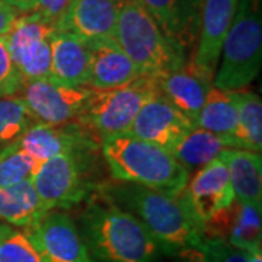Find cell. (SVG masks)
<instances>
[{"label":"cell","instance_id":"cell-1","mask_svg":"<svg viewBox=\"0 0 262 262\" xmlns=\"http://www.w3.org/2000/svg\"><path fill=\"white\" fill-rule=\"evenodd\" d=\"M101 194L136 215L155 237L162 252L175 255L181 249L200 246L204 241L201 227L189 214L179 194L172 195L120 181L105 184Z\"/></svg>","mask_w":262,"mask_h":262},{"label":"cell","instance_id":"cell-2","mask_svg":"<svg viewBox=\"0 0 262 262\" xmlns=\"http://www.w3.org/2000/svg\"><path fill=\"white\" fill-rule=\"evenodd\" d=\"M84 242L102 262H158L159 245L130 211L105 200L92 201L83 215Z\"/></svg>","mask_w":262,"mask_h":262},{"label":"cell","instance_id":"cell-3","mask_svg":"<svg viewBox=\"0 0 262 262\" xmlns=\"http://www.w3.org/2000/svg\"><path fill=\"white\" fill-rule=\"evenodd\" d=\"M102 156L114 181L178 195L189 179V170L169 150L127 133L102 139Z\"/></svg>","mask_w":262,"mask_h":262},{"label":"cell","instance_id":"cell-4","mask_svg":"<svg viewBox=\"0 0 262 262\" xmlns=\"http://www.w3.org/2000/svg\"><path fill=\"white\" fill-rule=\"evenodd\" d=\"M262 64V0H239L223 41L213 86L239 92L252 83Z\"/></svg>","mask_w":262,"mask_h":262},{"label":"cell","instance_id":"cell-5","mask_svg":"<svg viewBox=\"0 0 262 262\" xmlns=\"http://www.w3.org/2000/svg\"><path fill=\"white\" fill-rule=\"evenodd\" d=\"M114 39L141 75H159L185 64L189 57L173 44L137 0H122Z\"/></svg>","mask_w":262,"mask_h":262},{"label":"cell","instance_id":"cell-6","mask_svg":"<svg viewBox=\"0 0 262 262\" xmlns=\"http://www.w3.org/2000/svg\"><path fill=\"white\" fill-rule=\"evenodd\" d=\"M158 94L155 77L150 75H140L128 83L111 89H92L76 124L101 139L124 134L141 106Z\"/></svg>","mask_w":262,"mask_h":262},{"label":"cell","instance_id":"cell-7","mask_svg":"<svg viewBox=\"0 0 262 262\" xmlns=\"http://www.w3.org/2000/svg\"><path fill=\"white\" fill-rule=\"evenodd\" d=\"M86 153L89 151L60 153L39 163L31 181L47 211L69 208L89 194L92 184L84 173Z\"/></svg>","mask_w":262,"mask_h":262},{"label":"cell","instance_id":"cell-8","mask_svg":"<svg viewBox=\"0 0 262 262\" xmlns=\"http://www.w3.org/2000/svg\"><path fill=\"white\" fill-rule=\"evenodd\" d=\"M56 31L54 24L35 12L19 13L6 44L22 83L50 77L51 37Z\"/></svg>","mask_w":262,"mask_h":262},{"label":"cell","instance_id":"cell-9","mask_svg":"<svg viewBox=\"0 0 262 262\" xmlns=\"http://www.w3.org/2000/svg\"><path fill=\"white\" fill-rule=\"evenodd\" d=\"M19 92L34 121L64 125L77 122L92 88L66 86L44 77L24 82Z\"/></svg>","mask_w":262,"mask_h":262},{"label":"cell","instance_id":"cell-10","mask_svg":"<svg viewBox=\"0 0 262 262\" xmlns=\"http://www.w3.org/2000/svg\"><path fill=\"white\" fill-rule=\"evenodd\" d=\"M179 195L203 232V226L215 213L232 206L234 201L223 156L220 155L213 162L198 168L195 175L188 179L187 185Z\"/></svg>","mask_w":262,"mask_h":262},{"label":"cell","instance_id":"cell-11","mask_svg":"<svg viewBox=\"0 0 262 262\" xmlns=\"http://www.w3.org/2000/svg\"><path fill=\"white\" fill-rule=\"evenodd\" d=\"M25 232L44 262H95L79 227L66 213L53 210Z\"/></svg>","mask_w":262,"mask_h":262},{"label":"cell","instance_id":"cell-12","mask_svg":"<svg viewBox=\"0 0 262 262\" xmlns=\"http://www.w3.org/2000/svg\"><path fill=\"white\" fill-rule=\"evenodd\" d=\"M13 143L38 163L60 153L94 151L96 149L94 136L86 133V128L76 122L51 125L34 121Z\"/></svg>","mask_w":262,"mask_h":262},{"label":"cell","instance_id":"cell-13","mask_svg":"<svg viewBox=\"0 0 262 262\" xmlns=\"http://www.w3.org/2000/svg\"><path fill=\"white\" fill-rule=\"evenodd\" d=\"M194 127L195 124L187 115L158 94L141 106L127 134L170 150Z\"/></svg>","mask_w":262,"mask_h":262},{"label":"cell","instance_id":"cell-14","mask_svg":"<svg viewBox=\"0 0 262 262\" xmlns=\"http://www.w3.org/2000/svg\"><path fill=\"white\" fill-rule=\"evenodd\" d=\"M158 24L160 31L188 57L192 56L198 39L204 0H137Z\"/></svg>","mask_w":262,"mask_h":262},{"label":"cell","instance_id":"cell-15","mask_svg":"<svg viewBox=\"0 0 262 262\" xmlns=\"http://www.w3.org/2000/svg\"><path fill=\"white\" fill-rule=\"evenodd\" d=\"M239 0H204L198 39L191 60L214 77L223 41L233 22Z\"/></svg>","mask_w":262,"mask_h":262},{"label":"cell","instance_id":"cell-16","mask_svg":"<svg viewBox=\"0 0 262 262\" xmlns=\"http://www.w3.org/2000/svg\"><path fill=\"white\" fill-rule=\"evenodd\" d=\"M153 77L160 96L195 124L207 92L213 86V77L201 70L191 58L178 69Z\"/></svg>","mask_w":262,"mask_h":262},{"label":"cell","instance_id":"cell-17","mask_svg":"<svg viewBox=\"0 0 262 262\" xmlns=\"http://www.w3.org/2000/svg\"><path fill=\"white\" fill-rule=\"evenodd\" d=\"M121 5L122 0H72L56 29L86 41L114 38Z\"/></svg>","mask_w":262,"mask_h":262},{"label":"cell","instance_id":"cell-18","mask_svg":"<svg viewBox=\"0 0 262 262\" xmlns=\"http://www.w3.org/2000/svg\"><path fill=\"white\" fill-rule=\"evenodd\" d=\"M89 80L88 88L111 89L134 80L141 75L114 38L88 41Z\"/></svg>","mask_w":262,"mask_h":262},{"label":"cell","instance_id":"cell-19","mask_svg":"<svg viewBox=\"0 0 262 262\" xmlns=\"http://www.w3.org/2000/svg\"><path fill=\"white\" fill-rule=\"evenodd\" d=\"M50 79L73 88L88 86L89 44L86 39L66 31L53 34Z\"/></svg>","mask_w":262,"mask_h":262},{"label":"cell","instance_id":"cell-20","mask_svg":"<svg viewBox=\"0 0 262 262\" xmlns=\"http://www.w3.org/2000/svg\"><path fill=\"white\" fill-rule=\"evenodd\" d=\"M222 156L227 166L234 200L262 206L261 153L245 149H227Z\"/></svg>","mask_w":262,"mask_h":262},{"label":"cell","instance_id":"cell-21","mask_svg":"<svg viewBox=\"0 0 262 262\" xmlns=\"http://www.w3.org/2000/svg\"><path fill=\"white\" fill-rule=\"evenodd\" d=\"M47 213L31 179L0 188V220L5 225L28 230Z\"/></svg>","mask_w":262,"mask_h":262},{"label":"cell","instance_id":"cell-22","mask_svg":"<svg viewBox=\"0 0 262 262\" xmlns=\"http://www.w3.org/2000/svg\"><path fill=\"white\" fill-rule=\"evenodd\" d=\"M227 149H237L233 139L222 137L194 127L182 139H179L169 151L189 170L191 168H201L213 162Z\"/></svg>","mask_w":262,"mask_h":262},{"label":"cell","instance_id":"cell-23","mask_svg":"<svg viewBox=\"0 0 262 262\" xmlns=\"http://www.w3.org/2000/svg\"><path fill=\"white\" fill-rule=\"evenodd\" d=\"M237 120V92L211 86L196 115L195 127L213 134L233 139Z\"/></svg>","mask_w":262,"mask_h":262},{"label":"cell","instance_id":"cell-24","mask_svg":"<svg viewBox=\"0 0 262 262\" xmlns=\"http://www.w3.org/2000/svg\"><path fill=\"white\" fill-rule=\"evenodd\" d=\"M237 149L262 150V101L253 92H237V120L233 133Z\"/></svg>","mask_w":262,"mask_h":262},{"label":"cell","instance_id":"cell-25","mask_svg":"<svg viewBox=\"0 0 262 262\" xmlns=\"http://www.w3.org/2000/svg\"><path fill=\"white\" fill-rule=\"evenodd\" d=\"M261 213V206L234 200L233 215L226 242L244 252L262 249Z\"/></svg>","mask_w":262,"mask_h":262},{"label":"cell","instance_id":"cell-26","mask_svg":"<svg viewBox=\"0 0 262 262\" xmlns=\"http://www.w3.org/2000/svg\"><path fill=\"white\" fill-rule=\"evenodd\" d=\"M34 122L19 95L0 98V149L18 140Z\"/></svg>","mask_w":262,"mask_h":262},{"label":"cell","instance_id":"cell-27","mask_svg":"<svg viewBox=\"0 0 262 262\" xmlns=\"http://www.w3.org/2000/svg\"><path fill=\"white\" fill-rule=\"evenodd\" d=\"M37 160L32 159L15 143L0 150V188L12 187L34 177L37 172Z\"/></svg>","mask_w":262,"mask_h":262},{"label":"cell","instance_id":"cell-28","mask_svg":"<svg viewBox=\"0 0 262 262\" xmlns=\"http://www.w3.org/2000/svg\"><path fill=\"white\" fill-rule=\"evenodd\" d=\"M0 262H44L24 229L0 223Z\"/></svg>","mask_w":262,"mask_h":262},{"label":"cell","instance_id":"cell-29","mask_svg":"<svg viewBox=\"0 0 262 262\" xmlns=\"http://www.w3.org/2000/svg\"><path fill=\"white\" fill-rule=\"evenodd\" d=\"M22 86V79L10 58L6 35L0 37V98L18 95Z\"/></svg>","mask_w":262,"mask_h":262},{"label":"cell","instance_id":"cell-30","mask_svg":"<svg viewBox=\"0 0 262 262\" xmlns=\"http://www.w3.org/2000/svg\"><path fill=\"white\" fill-rule=\"evenodd\" d=\"M211 262H248L244 251H239L222 239H204L200 245Z\"/></svg>","mask_w":262,"mask_h":262},{"label":"cell","instance_id":"cell-31","mask_svg":"<svg viewBox=\"0 0 262 262\" xmlns=\"http://www.w3.org/2000/svg\"><path fill=\"white\" fill-rule=\"evenodd\" d=\"M72 0H31V12H35L57 27Z\"/></svg>","mask_w":262,"mask_h":262},{"label":"cell","instance_id":"cell-32","mask_svg":"<svg viewBox=\"0 0 262 262\" xmlns=\"http://www.w3.org/2000/svg\"><path fill=\"white\" fill-rule=\"evenodd\" d=\"M19 12L9 3V0H0V37L8 35L13 27Z\"/></svg>","mask_w":262,"mask_h":262},{"label":"cell","instance_id":"cell-33","mask_svg":"<svg viewBox=\"0 0 262 262\" xmlns=\"http://www.w3.org/2000/svg\"><path fill=\"white\" fill-rule=\"evenodd\" d=\"M173 256H175V262H211L201 246H189L185 249H181Z\"/></svg>","mask_w":262,"mask_h":262},{"label":"cell","instance_id":"cell-34","mask_svg":"<svg viewBox=\"0 0 262 262\" xmlns=\"http://www.w3.org/2000/svg\"><path fill=\"white\" fill-rule=\"evenodd\" d=\"M9 3L19 13L31 12V0H9Z\"/></svg>","mask_w":262,"mask_h":262}]
</instances>
